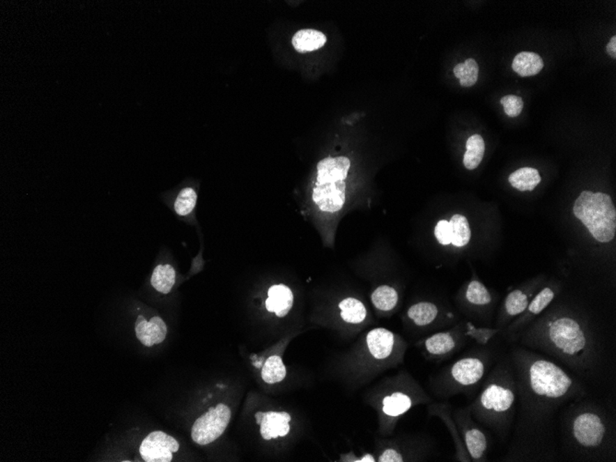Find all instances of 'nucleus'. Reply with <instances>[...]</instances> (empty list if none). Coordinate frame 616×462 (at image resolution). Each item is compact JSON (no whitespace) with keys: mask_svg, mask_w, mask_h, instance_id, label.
Instances as JSON below:
<instances>
[{"mask_svg":"<svg viewBox=\"0 0 616 462\" xmlns=\"http://www.w3.org/2000/svg\"><path fill=\"white\" fill-rule=\"evenodd\" d=\"M463 77L460 79L462 87H472L478 81L479 66L475 59H469L464 62Z\"/></svg>","mask_w":616,"mask_h":462,"instance_id":"obj_31","label":"nucleus"},{"mask_svg":"<svg viewBox=\"0 0 616 462\" xmlns=\"http://www.w3.org/2000/svg\"><path fill=\"white\" fill-rule=\"evenodd\" d=\"M178 442L162 431H154L146 436L139 447V454L146 462H170L173 453L178 452Z\"/></svg>","mask_w":616,"mask_h":462,"instance_id":"obj_10","label":"nucleus"},{"mask_svg":"<svg viewBox=\"0 0 616 462\" xmlns=\"http://www.w3.org/2000/svg\"><path fill=\"white\" fill-rule=\"evenodd\" d=\"M196 190L192 187H185L178 194L175 202L176 215L182 217L190 215L195 209L197 204Z\"/></svg>","mask_w":616,"mask_h":462,"instance_id":"obj_30","label":"nucleus"},{"mask_svg":"<svg viewBox=\"0 0 616 462\" xmlns=\"http://www.w3.org/2000/svg\"><path fill=\"white\" fill-rule=\"evenodd\" d=\"M459 341L452 332L436 333L424 341V353L433 359L449 357L457 350Z\"/></svg>","mask_w":616,"mask_h":462,"instance_id":"obj_13","label":"nucleus"},{"mask_svg":"<svg viewBox=\"0 0 616 462\" xmlns=\"http://www.w3.org/2000/svg\"><path fill=\"white\" fill-rule=\"evenodd\" d=\"M486 144L483 137L475 134L470 136L466 142V153L463 156V164L468 170H475L483 161Z\"/></svg>","mask_w":616,"mask_h":462,"instance_id":"obj_19","label":"nucleus"},{"mask_svg":"<svg viewBox=\"0 0 616 462\" xmlns=\"http://www.w3.org/2000/svg\"><path fill=\"white\" fill-rule=\"evenodd\" d=\"M341 316L345 322L350 324H360L367 318L366 307L358 299L349 298L344 299L339 305Z\"/></svg>","mask_w":616,"mask_h":462,"instance_id":"obj_23","label":"nucleus"},{"mask_svg":"<svg viewBox=\"0 0 616 462\" xmlns=\"http://www.w3.org/2000/svg\"><path fill=\"white\" fill-rule=\"evenodd\" d=\"M265 302L267 310L275 313L278 318H284L293 306V293L289 287L284 284H276L270 287Z\"/></svg>","mask_w":616,"mask_h":462,"instance_id":"obj_14","label":"nucleus"},{"mask_svg":"<svg viewBox=\"0 0 616 462\" xmlns=\"http://www.w3.org/2000/svg\"><path fill=\"white\" fill-rule=\"evenodd\" d=\"M405 460H406V457L403 453L395 449L384 450L378 457V461L380 462H402Z\"/></svg>","mask_w":616,"mask_h":462,"instance_id":"obj_34","label":"nucleus"},{"mask_svg":"<svg viewBox=\"0 0 616 462\" xmlns=\"http://www.w3.org/2000/svg\"><path fill=\"white\" fill-rule=\"evenodd\" d=\"M435 236L438 241L443 246H449L452 244V233H450L449 222L446 220L439 221L435 228Z\"/></svg>","mask_w":616,"mask_h":462,"instance_id":"obj_33","label":"nucleus"},{"mask_svg":"<svg viewBox=\"0 0 616 462\" xmlns=\"http://www.w3.org/2000/svg\"><path fill=\"white\" fill-rule=\"evenodd\" d=\"M449 222L453 246L462 247L469 244L472 232H470L469 222H468L466 217L456 215Z\"/></svg>","mask_w":616,"mask_h":462,"instance_id":"obj_24","label":"nucleus"},{"mask_svg":"<svg viewBox=\"0 0 616 462\" xmlns=\"http://www.w3.org/2000/svg\"><path fill=\"white\" fill-rule=\"evenodd\" d=\"M555 298V290L550 286L544 287L530 302L529 306H528L527 309L524 312H527V315L529 316L540 315L554 301Z\"/></svg>","mask_w":616,"mask_h":462,"instance_id":"obj_29","label":"nucleus"},{"mask_svg":"<svg viewBox=\"0 0 616 462\" xmlns=\"http://www.w3.org/2000/svg\"><path fill=\"white\" fill-rule=\"evenodd\" d=\"M135 330L137 338L146 347L162 344L167 335V324L160 316H153L150 321H147L144 316H139Z\"/></svg>","mask_w":616,"mask_h":462,"instance_id":"obj_11","label":"nucleus"},{"mask_svg":"<svg viewBox=\"0 0 616 462\" xmlns=\"http://www.w3.org/2000/svg\"><path fill=\"white\" fill-rule=\"evenodd\" d=\"M530 296L523 290L516 289L510 292L504 304L505 314L507 318L521 315L530 304Z\"/></svg>","mask_w":616,"mask_h":462,"instance_id":"obj_25","label":"nucleus"},{"mask_svg":"<svg viewBox=\"0 0 616 462\" xmlns=\"http://www.w3.org/2000/svg\"><path fill=\"white\" fill-rule=\"evenodd\" d=\"M407 314L416 326L426 327L438 318V308L430 302H420L410 307Z\"/></svg>","mask_w":616,"mask_h":462,"instance_id":"obj_20","label":"nucleus"},{"mask_svg":"<svg viewBox=\"0 0 616 462\" xmlns=\"http://www.w3.org/2000/svg\"><path fill=\"white\" fill-rule=\"evenodd\" d=\"M430 412H431L433 415H438L439 417L443 419L447 426L449 427V429H452V435L453 439H454L456 449H457L458 460L461 461H470L469 454L467 453L466 449H465L463 440H462L460 432H459L454 417L450 415L449 405H433V406L430 408Z\"/></svg>","mask_w":616,"mask_h":462,"instance_id":"obj_15","label":"nucleus"},{"mask_svg":"<svg viewBox=\"0 0 616 462\" xmlns=\"http://www.w3.org/2000/svg\"><path fill=\"white\" fill-rule=\"evenodd\" d=\"M367 345L370 355L376 360L382 361L393 355L396 346L395 335L392 332L378 328L370 330L367 335Z\"/></svg>","mask_w":616,"mask_h":462,"instance_id":"obj_12","label":"nucleus"},{"mask_svg":"<svg viewBox=\"0 0 616 462\" xmlns=\"http://www.w3.org/2000/svg\"><path fill=\"white\" fill-rule=\"evenodd\" d=\"M351 167L347 157H329L318 164V176L313 188V201L323 213H337L346 199V179Z\"/></svg>","mask_w":616,"mask_h":462,"instance_id":"obj_6","label":"nucleus"},{"mask_svg":"<svg viewBox=\"0 0 616 462\" xmlns=\"http://www.w3.org/2000/svg\"><path fill=\"white\" fill-rule=\"evenodd\" d=\"M544 66L541 56L532 52L518 54L512 63L513 70L521 77L537 75L543 70Z\"/></svg>","mask_w":616,"mask_h":462,"instance_id":"obj_18","label":"nucleus"},{"mask_svg":"<svg viewBox=\"0 0 616 462\" xmlns=\"http://www.w3.org/2000/svg\"><path fill=\"white\" fill-rule=\"evenodd\" d=\"M501 105H504L505 113L509 118H516L520 116L523 108V98L516 95L504 96L500 100Z\"/></svg>","mask_w":616,"mask_h":462,"instance_id":"obj_32","label":"nucleus"},{"mask_svg":"<svg viewBox=\"0 0 616 462\" xmlns=\"http://www.w3.org/2000/svg\"><path fill=\"white\" fill-rule=\"evenodd\" d=\"M465 298L475 306H488L492 303L491 293L481 282L472 281L468 285Z\"/></svg>","mask_w":616,"mask_h":462,"instance_id":"obj_28","label":"nucleus"},{"mask_svg":"<svg viewBox=\"0 0 616 462\" xmlns=\"http://www.w3.org/2000/svg\"><path fill=\"white\" fill-rule=\"evenodd\" d=\"M293 45L299 53L313 52L323 47L327 37L321 31L313 29L298 31L293 37Z\"/></svg>","mask_w":616,"mask_h":462,"instance_id":"obj_16","label":"nucleus"},{"mask_svg":"<svg viewBox=\"0 0 616 462\" xmlns=\"http://www.w3.org/2000/svg\"><path fill=\"white\" fill-rule=\"evenodd\" d=\"M573 213L595 240L609 243L615 238L616 210L608 194L583 191L575 201Z\"/></svg>","mask_w":616,"mask_h":462,"instance_id":"obj_7","label":"nucleus"},{"mask_svg":"<svg viewBox=\"0 0 616 462\" xmlns=\"http://www.w3.org/2000/svg\"><path fill=\"white\" fill-rule=\"evenodd\" d=\"M266 413V429L262 435L265 440L272 438H284L290 432V422L292 417L289 413L282 412H268Z\"/></svg>","mask_w":616,"mask_h":462,"instance_id":"obj_17","label":"nucleus"},{"mask_svg":"<svg viewBox=\"0 0 616 462\" xmlns=\"http://www.w3.org/2000/svg\"><path fill=\"white\" fill-rule=\"evenodd\" d=\"M518 341L523 347L567 367L585 383H603L608 375V350L574 316L562 315L544 319Z\"/></svg>","mask_w":616,"mask_h":462,"instance_id":"obj_2","label":"nucleus"},{"mask_svg":"<svg viewBox=\"0 0 616 462\" xmlns=\"http://www.w3.org/2000/svg\"><path fill=\"white\" fill-rule=\"evenodd\" d=\"M231 410L226 405L220 403L210 408L209 412L197 419L191 429L193 441L201 446L213 443L224 433L229 424Z\"/></svg>","mask_w":616,"mask_h":462,"instance_id":"obj_9","label":"nucleus"},{"mask_svg":"<svg viewBox=\"0 0 616 462\" xmlns=\"http://www.w3.org/2000/svg\"><path fill=\"white\" fill-rule=\"evenodd\" d=\"M286 373V367H285L282 357L278 355H272L265 362L261 376L266 383L275 384L284 380Z\"/></svg>","mask_w":616,"mask_h":462,"instance_id":"obj_27","label":"nucleus"},{"mask_svg":"<svg viewBox=\"0 0 616 462\" xmlns=\"http://www.w3.org/2000/svg\"><path fill=\"white\" fill-rule=\"evenodd\" d=\"M151 284L159 293L167 295L176 284V270L169 264L158 265L154 269Z\"/></svg>","mask_w":616,"mask_h":462,"instance_id":"obj_22","label":"nucleus"},{"mask_svg":"<svg viewBox=\"0 0 616 462\" xmlns=\"http://www.w3.org/2000/svg\"><path fill=\"white\" fill-rule=\"evenodd\" d=\"M371 298L376 308L387 312L397 306L399 295L394 288L389 285H381L374 291Z\"/></svg>","mask_w":616,"mask_h":462,"instance_id":"obj_26","label":"nucleus"},{"mask_svg":"<svg viewBox=\"0 0 616 462\" xmlns=\"http://www.w3.org/2000/svg\"><path fill=\"white\" fill-rule=\"evenodd\" d=\"M518 400L506 462L558 461V416L570 401L590 394L585 382L560 364L526 347L509 351Z\"/></svg>","mask_w":616,"mask_h":462,"instance_id":"obj_1","label":"nucleus"},{"mask_svg":"<svg viewBox=\"0 0 616 462\" xmlns=\"http://www.w3.org/2000/svg\"><path fill=\"white\" fill-rule=\"evenodd\" d=\"M606 52L613 59H616V36L612 37L606 47Z\"/></svg>","mask_w":616,"mask_h":462,"instance_id":"obj_35","label":"nucleus"},{"mask_svg":"<svg viewBox=\"0 0 616 462\" xmlns=\"http://www.w3.org/2000/svg\"><path fill=\"white\" fill-rule=\"evenodd\" d=\"M517 400V379L507 352L493 364L480 394L469 408L478 423L493 433L498 440L505 442L512 432Z\"/></svg>","mask_w":616,"mask_h":462,"instance_id":"obj_4","label":"nucleus"},{"mask_svg":"<svg viewBox=\"0 0 616 462\" xmlns=\"http://www.w3.org/2000/svg\"><path fill=\"white\" fill-rule=\"evenodd\" d=\"M495 350H478L456 361L435 380L436 394L452 396L479 386L498 361Z\"/></svg>","mask_w":616,"mask_h":462,"instance_id":"obj_5","label":"nucleus"},{"mask_svg":"<svg viewBox=\"0 0 616 462\" xmlns=\"http://www.w3.org/2000/svg\"><path fill=\"white\" fill-rule=\"evenodd\" d=\"M262 416H263V413H262V412H259V413H256L255 417L256 419V424H261Z\"/></svg>","mask_w":616,"mask_h":462,"instance_id":"obj_36","label":"nucleus"},{"mask_svg":"<svg viewBox=\"0 0 616 462\" xmlns=\"http://www.w3.org/2000/svg\"><path fill=\"white\" fill-rule=\"evenodd\" d=\"M558 446L567 461H616V424L611 408L590 394L570 401L558 416Z\"/></svg>","mask_w":616,"mask_h":462,"instance_id":"obj_3","label":"nucleus"},{"mask_svg":"<svg viewBox=\"0 0 616 462\" xmlns=\"http://www.w3.org/2000/svg\"><path fill=\"white\" fill-rule=\"evenodd\" d=\"M541 180L538 170L532 167L521 168L509 176V181L513 187L520 191H532Z\"/></svg>","mask_w":616,"mask_h":462,"instance_id":"obj_21","label":"nucleus"},{"mask_svg":"<svg viewBox=\"0 0 616 462\" xmlns=\"http://www.w3.org/2000/svg\"><path fill=\"white\" fill-rule=\"evenodd\" d=\"M454 420L470 461H488L489 441L486 433L473 421L470 408L455 410Z\"/></svg>","mask_w":616,"mask_h":462,"instance_id":"obj_8","label":"nucleus"}]
</instances>
